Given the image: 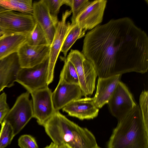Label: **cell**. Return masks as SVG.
<instances>
[{
    "instance_id": "1",
    "label": "cell",
    "mask_w": 148,
    "mask_h": 148,
    "mask_svg": "<svg viewBox=\"0 0 148 148\" xmlns=\"http://www.w3.org/2000/svg\"><path fill=\"white\" fill-rule=\"evenodd\" d=\"M82 53L99 78L148 70V36L128 17L111 19L88 32Z\"/></svg>"
},
{
    "instance_id": "2",
    "label": "cell",
    "mask_w": 148,
    "mask_h": 148,
    "mask_svg": "<svg viewBox=\"0 0 148 148\" xmlns=\"http://www.w3.org/2000/svg\"><path fill=\"white\" fill-rule=\"evenodd\" d=\"M117 120L107 148H148V121L143 119L138 105Z\"/></svg>"
},
{
    "instance_id": "3",
    "label": "cell",
    "mask_w": 148,
    "mask_h": 148,
    "mask_svg": "<svg viewBox=\"0 0 148 148\" xmlns=\"http://www.w3.org/2000/svg\"><path fill=\"white\" fill-rule=\"evenodd\" d=\"M43 127L56 145H66L71 148H96L98 146L95 136L89 130L69 120L59 111Z\"/></svg>"
},
{
    "instance_id": "4",
    "label": "cell",
    "mask_w": 148,
    "mask_h": 148,
    "mask_svg": "<svg viewBox=\"0 0 148 148\" xmlns=\"http://www.w3.org/2000/svg\"><path fill=\"white\" fill-rule=\"evenodd\" d=\"M66 59L74 65L76 70L79 86L83 95L85 97L92 95L95 88L97 76L92 63L87 59L82 53L77 50L71 49Z\"/></svg>"
},
{
    "instance_id": "5",
    "label": "cell",
    "mask_w": 148,
    "mask_h": 148,
    "mask_svg": "<svg viewBox=\"0 0 148 148\" xmlns=\"http://www.w3.org/2000/svg\"><path fill=\"white\" fill-rule=\"evenodd\" d=\"M29 94L27 91L18 97L3 120L10 125L15 136L33 118L32 101L29 99Z\"/></svg>"
},
{
    "instance_id": "6",
    "label": "cell",
    "mask_w": 148,
    "mask_h": 148,
    "mask_svg": "<svg viewBox=\"0 0 148 148\" xmlns=\"http://www.w3.org/2000/svg\"><path fill=\"white\" fill-rule=\"evenodd\" d=\"M72 13L71 10H67L63 13L61 20L59 21L54 36L50 45L47 71L48 86L53 81L55 65L65 39L70 31L72 24L66 22L67 18Z\"/></svg>"
},
{
    "instance_id": "7",
    "label": "cell",
    "mask_w": 148,
    "mask_h": 148,
    "mask_svg": "<svg viewBox=\"0 0 148 148\" xmlns=\"http://www.w3.org/2000/svg\"><path fill=\"white\" fill-rule=\"evenodd\" d=\"M49 58L42 63L31 68H21L16 81L23 86L30 94L46 87Z\"/></svg>"
},
{
    "instance_id": "8",
    "label": "cell",
    "mask_w": 148,
    "mask_h": 148,
    "mask_svg": "<svg viewBox=\"0 0 148 148\" xmlns=\"http://www.w3.org/2000/svg\"><path fill=\"white\" fill-rule=\"evenodd\" d=\"M36 23L32 14L11 10L0 12V26L12 34H28Z\"/></svg>"
},
{
    "instance_id": "9",
    "label": "cell",
    "mask_w": 148,
    "mask_h": 148,
    "mask_svg": "<svg viewBox=\"0 0 148 148\" xmlns=\"http://www.w3.org/2000/svg\"><path fill=\"white\" fill-rule=\"evenodd\" d=\"M52 92L48 86L30 94L32 98L33 118L40 125L44 126L55 113L52 99Z\"/></svg>"
},
{
    "instance_id": "10",
    "label": "cell",
    "mask_w": 148,
    "mask_h": 148,
    "mask_svg": "<svg viewBox=\"0 0 148 148\" xmlns=\"http://www.w3.org/2000/svg\"><path fill=\"white\" fill-rule=\"evenodd\" d=\"M107 104L111 114L117 120L125 116L137 105L127 87L120 81Z\"/></svg>"
},
{
    "instance_id": "11",
    "label": "cell",
    "mask_w": 148,
    "mask_h": 148,
    "mask_svg": "<svg viewBox=\"0 0 148 148\" xmlns=\"http://www.w3.org/2000/svg\"><path fill=\"white\" fill-rule=\"evenodd\" d=\"M107 3L106 0L90 2L78 16L75 23L86 31L94 28L102 21Z\"/></svg>"
},
{
    "instance_id": "12",
    "label": "cell",
    "mask_w": 148,
    "mask_h": 148,
    "mask_svg": "<svg viewBox=\"0 0 148 148\" xmlns=\"http://www.w3.org/2000/svg\"><path fill=\"white\" fill-rule=\"evenodd\" d=\"M50 45L32 46L26 42L19 48L17 53L21 68L33 67L49 58Z\"/></svg>"
},
{
    "instance_id": "13",
    "label": "cell",
    "mask_w": 148,
    "mask_h": 148,
    "mask_svg": "<svg viewBox=\"0 0 148 148\" xmlns=\"http://www.w3.org/2000/svg\"><path fill=\"white\" fill-rule=\"evenodd\" d=\"M32 15L36 23L44 32L49 44L50 45L59 21L58 18L51 15L43 0L33 3Z\"/></svg>"
},
{
    "instance_id": "14",
    "label": "cell",
    "mask_w": 148,
    "mask_h": 148,
    "mask_svg": "<svg viewBox=\"0 0 148 148\" xmlns=\"http://www.w3.org/2000/svg\"><path fill=\"white\" fill-rule=\"evenodd\" d=\"M83 95L79 85L67 83L59 80L52 93V99L56 111L62 109L73 101L81 98Z\"/></svg>"
},
{
    "instance_id": "15",
    "label": "cell",
    "mask_w": 148,
    "mask_h": 148,
    "mask_svg": "<svg viewBox=\"0 0 148 148\" xmlns=\"http://www.w3.org/2000/svg\"><path fill=\"white\" fill-rule=\"evenodd\" d=\"M69 115L81 120L92 119L98 115L99 109L94 104L93 98L85 97L75 100L62 109Z\"/></svg>"
},
{
    "instance_id": "16",
    "label": "cell",
    "mask_w": 148,
    "mask_h": 148,
    "mask_svg": "<svg viewBox=\"0 0 148 148\" xmlns=\"http://www.w3.org/2000/svg\"><path fill=\"white\" fill-rule=\"evenodd\" d=\"M20 68L17 52L0 60V93L14 86Z\"/></svg>"
},
{
    "instance_id": "17",
    "label": "cell",
    "mask_w": 148,
    "mask_h": 148,
    "mask_svg": "<svg viewBox=\"0 0 148 148\" xmlns=\"http://www.w3.org/2000/svg\"><path fill=\"white\" fill-rule=\"evenodd\" d=\"M121 75L98 78L96 92L93 97L94 104L98 108L108 103L120 81Z\"/></svg>"
},
{
    "instance_id": "18",
    "label": "cell",
    "mask_w": 148,
    "mask_h": 148,
    "mask_svg": "<svg viewBox=\"0 0 148 148\" xmlns=\"http://www.w3.org/2000/svg\"><path fill=\"white\" fill-rule=\"evenodd\" d=\"M28 34H13L0 37V60L17 52L26 42Z\"/></svg>"
},
{
    "instance_id": "19",
    "label": "cell",
    "mask_w": 148,
    "mask_h": 148,
    "mask_svg": "<svg viewBox=\"0 0 148 148\" xmlns=\"http://www.w3.org/2000/svg\"><path fill=\"white\" fill-rule=\"evenodd\" d=\"M0 5L7 10L32 15V0H0Z\"/></svg>"
},
{
    "instance_id": "20",
    "label": "cell",
    "mask_w": 148,
    "mask_h": 148,
    "mask_svg": "<svg viewBox=\"0 0 148 148\" xmlns=\"http://www.w3.org/2000/svg\"><path fill=\"white\" fill-rule=\"evenodd\" d=\"M86 31V30L81 28L76 23L72 24L65 39L61 50L64 57L66 58L68 51L75 41L85 36Z\"/></svg>"
},
{
    "instance_id": "21",
    "label": "cell",
    "mask_w": 148,
    "mask_h": 148,
    "mask_svg": "<svg viewBox=\"0 0 148 148\" xmlns=\"http://www.w3.org/2000/svg\"><path fill=\"white\" fill-rule=\"evenodd\" d=\"M60 58L64 62V64L60 73L59 80L67 83L79 85L78 76L74 65L66 58L61 57Z\"/></svg>"
},
{
    "instance_id": "22",
    "label": "cell",
    "mask_w": 148,
    "mask_h": 148,
    "mask_svg": "<svg viewBox=\"0 0 148 148\" xmlns=\"http://www.w3.org/2000/svg\"><path fill=\"white\" fill-rule=\"evenodd\" d=\"M26 43L32 46L49 45L44 32L37 23L28 35Z\"/></svg>"
},
{
    "instance_id": "23",
    "label": "cell",
    "mask_w": 148,
    "mask_h": 148,
    "mask_svg": "<svg viewBox=\"0 0 148 148\" xmlns=\"http://www.w3.org/2000/svg\"><path fill=\"white\" fill-rule=\"evenodd\" d=\"M0 131V148H5L11 143L15 136L10 125L3 121L1 123Z\"/></svg>"
},
{
    "instance_id": "24",
    "label": "cell",
    "mask_w": 148,
    "mask_h": 148,
    "mask_svg": "<svg viewBox=\"0 0 148 148\" xmlns=\"http://www.w3.org/2000/svg\"><path fill=\"white\" fill-rule=\"evenodd\" d=\"M88 0H71L70 7L72 15L71 23H75L76 19L79 14L86 8L90 3Z\"/></svg>"
},
{
    "instance_id": "25",
    "label": "cell",
    "mask_w": 148,
    "mask_h": 148,
    "mask_svg": "<svg viewBox=\"0 0 148 148\" xmlns=\"http://www.w3.org/2000/svg\"><path fill=\"white\" fill-rule=\"evenodd\" d=\"M49 10L53 17L58 18V14L61 6L65 4L70 6L71 0H43Z\"/></svg>"
},
{
    "instance_id": "26",
    "label": "cell",
    "mask_w": 148,
    "mask_h": 148,
    "mask_svg": "<svg viewBox=\"0 0 148 148\" xmlns=\"http://www.w3.org/2000/svg\"><path fill=\"white\" fill-rule=\"evenodd\" d=\"M139 106L144 120L148 121V92L145 90L141 92L139 97Z\"/></svg>"
},
{
    "instance_id": "27",
    "label": "cell",
    "mask_w": 148,
    "mask_h": 148,
    "mask_svg": "<svg viewBox=\"0 0 148 148\" xmlns=\"http://www.w3.org/2000/svg\"><path fill=\"white\" fill-rule=\"evenodd\" d=\"M18 145L21 148H38L35 138L28 134L22 135L19 138Z\"/></svg>"
},
{
    "instance_id": "28",
    "label": "cell",
    "mask_w": 148,
    "mask_h": 148,
    "mask_svg": "<svg viewBox=\"0 0 148 148\" xmlns=\"http://www.w3.org/2000/svg\"><path fill=\"white\" fill-rule=\"evenodd\" d=\"M10 109L7 103V95L5 92L0 95V124L3 121Z\"/></svg>"
},
{
    "instance_id": "29",
    "label": "cell",
    "mask_w": 148,
    "mask_h": 148,
    "mask_svg": "<svg viewBox=\"0 0 148 148\" xmlns=\"http://www.w3.org/2000/svg\"><path fill=\"white\" fill-rule=\"evenodd\" d=\"M44 148H71L66 145H56L53 142L49 145Z\"/></svg>"
},
{
    "instance_id": "30",
    "label": "cell",
    "mask_w": 148,
    "mask_h": 148,
    "mask_svg": "<svg viewBox=\"0 0 148 148\" xmlns=\"http://www.w3.org/2000/svg\"><path fill=\"white\" fill-rule=\"evenodd\" d=\"M13 34L4 29L0 26V37L6 35Z\"/></svg>"
},
{
    "instance_id": "31",
    "label": "cell",
    "mask_w": 148,
    "mask_h": 148,
    "mask_svg": "<svg viewBox=\"0 0 148 148\" xmlns=\"http://www.w3.org/2000/svg\"><path fill=\"white\" fill-rule=\"evenodd\" d=\"M7 10H8L6 9L5 8L3 7H2L0 5V12H3Z\"/></svg>"
},
{
    "instance_id": "32",
    "label": "cell",
    "mask_w": 148,
    "mask_h": 148,
    "mask_svg": "<svg viewBox=\"0 0 148 148\" xmlns=\"http://www.w3.org/2000/svg\"><path fill=\"white\" fill-rule=\"evenodd\" d=\"M96 148H101L100 147H99L98 146Z\"/></svg>"
}]
</instances>
